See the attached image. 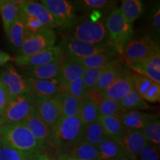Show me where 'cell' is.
<instances>
[{
  "instance_id": "cell-47",
  "label": "cell",
  "mask_w": 160,
  "mask_h": 160,
  "mask_svg": "<svg viewBox=\"0 0 160 160\" xmlns=\"http://www.w3.org/2000/svg\"><path fill=\"white\" fill-rule=\"evenodd\" d=\"M32 160H57L53 159L51 157H49L48 155L45 154V153H42V152H39V153H37L33 156L32 158Z\"/></svg>"
},
{
  "instance_id": "cell-23",
  "label": "cell",
  "mask_w": 160,
  "mask_h": 160,
  "mask_svg": "<svg viewBox=\"0 0 160 160\" xmlns=\"http://www.w3.org/2000/svg\"><path fill=\"white\" fill-rule=\"evenodd\" d=\"M157 116L140 111H131L124 113L120 117V119L126 130L142 131Z\"/></svg>"
},
{
  "instance_id": "cell-4",
  "label": "cell",
  "mask_w": 160,
  "mask_h": 160,
  "mask_svg": "<svg viewBox=\"0 0 160 160\" xmlns=\"http://www.w3.org/2000/svg\"><path fill=\"white\" fill-rule=\"evenodd\" d=\"M105 22L104 20L92 22L91 20H79V19L69 28L68 37L92 45L111 43L108 35Z\"/></svg>"
},
{
  "instance_id": "cell-10",
  "label": "cell",
  "mask_w": 160,
  "mask_h": 160,
  "mask_svg": "<svg viewBox=\"0 0 160 160\" xmlns=\"http://www.w3.org/2000/svg\"><path fill=\"white\" fill-rule=\"evenodd\" d=\"M34 108L43 122L51 128L63 117L62 93L47 99L35 100Z\"/></svg>"
},
{
  "instance_id": "cell-46",
  "label": "cell",
  "mask_w": 160,
  "mask_h": 160,
  "mask_svg": "<svg viewBox=\"0 0 160 160\" xmlns=\"http://www.w3.org/2000/svg\"><path fill=\"white\" fill-rule=\"evenodd\" d=\"M103 13L99 11H93L89 13L90 20L92 22H98L103 17Z\"/></svg>"
},
{
  "instance_id": "cell-52",
  "label": "cell",
  "mask_w": 160,
  "mask_h": 160,
  "mask_svg": "<svg viewBox=\"0 0 160 160\" xmlns=\"http://www.w3.org/2000/svg\"><path fill=\"white\" fill-rule=\"evenodd\" d=\"M123 160H131V159H123Z\"/></svg>"
},
{
  "instance_id": "cell-41",
  "label": "cell",
  "mask_w": 160,
  "mask_h": 160,
  "mask_svg": "<svg viewBox=\"0 0 160 160\" xmlns=\"http://www.w3.org/2000/svg\"><path fill=\"white\" fill-rule=\"evenodd\" d=\"M24 19H25V28L26 37L28 36L34 34L42 30L45 29L42 24L37 19L33 17L24 15Z\"/></svg>"
},
{
  "instance_id": "cell-13",
  "label": "cell",
  "mask_w": 160,
  "mask_h": 160,
  "mask_svg": "<svg viewBox=\"0 0 160 160\" xmlns=\"http://www.w3.org/2000/svg\"><path fill=\"white\" fill-rule=\"evenodd\" d=\"M126 64L136 73L160 84V49L145 59L136 62H126Z\"/></svg>"
},
{
  "instance_id": "cell-1",
  "label": "cell",
  "mask_w": 160,
  "mask_h": 160,
  "mask_svg": "<svg viewBox=\"0 0 160 160\" xmlns=\"http://www.w3.org/2000/svg\"><path fill=\"white\" fill-rule=\"evenodd\" d=\"M0 142L3 145L30 156L45 150L23 122L0 126Z\"/></svg>"
},
{
  "instance_id": "cell-2",
  "label": "cell",
  "mask_w": 160,
  "mask_h": 160,
  "mask_svg": "<svg viewBox=\"0 0 160 160\" xmlns=\"http://www.w3.org/2000/svg\"><path fill=\"white\" fill-rule=\"evenodd\" d=\"M85 125L79 117H62L51 128L53 145L65 150L83 139Z\"/></svg>"
},
{
  "instance_id": "cell-28",
  "label": "cell",
  "mask_w": 160,
  "mask_h": 160,
  "mask_svg": "<svg viewBox=\"0 0 160 160\" xmlns=\"http://www.w3.org/2000/svg\"><path fill=\"white\" fill-rule=\"evenodd\" d=\"M99 121L102 125L108 137L115 141H118L125 131L120 117H99Z\"/></svg>"
},
{
  "instance_id": "cell-50",
  "label": "cell",
  "mask_w": 160,
  "mask_h": 160,
  "mask_svg": "<svg viewBox=\"0 0 160 160\" xmlns=\"http://www.w3.org/2000/svg\"><path fill=\"white\" fill-rule=\"evenodd\" d=\"M3 87H5V86H4V85H3V84L1 82H0V89H1V88H2Z\"/></svg>"
},
{
  "instance_id": "cell-32",
  "label": "cell",
  "mask_w": 160,
  "mask_h": 160,
  "mask_svg": "<svg viewBox=\"0 0 160 160\" xmlns=\"http://www.w3.org/2000/svg\"><path fill=\"white\" fill-rule=\"evenodd\" d=\"M0 14L2 20L3 29L7 34L11 26L21 15V11L19 6L12 3L11 0H5L0 8Z\"/></svg>"
},
{
  "instance_id": "cell-12",
  "label": "cell",
  "mask_w": 160,
  "mask_h": 160,
  "mask_svg": "<svg viewBox=\"0 0 160 160\" xmlns=\"http://www.w3.org/2000/svg\"><path fill=\"white\" fill-rule=\"evenodd\" d=\"M0 82L5 87L9 97L30 93L27 78L20 75L12 65H8L0 73Z\"/></svg>"
},
{
  "instance_id": "cell-27",
  "label": "cell",
  "mask_w": 160,
  "mask_h": 160,
  "mask_svg": "<svg viewBox=\"0 0 160 160\" xmlns=\"http://www.w3.org/2000/svg\"><path fill=\"white\" fill-rule=\"evenodd\" d=\"M117 1L111 0H81L77 1L73 5L77 6V8L85 12L93 11H99L103 13V15L111 13L117 5Z\"/></svg>"
},
{
  "instance_id": "cell-33",
  "label": "cell",
  "mask_w": 160,
  "mask_h": 160,
  "mask_svg": "<svg viewBox=\"0 0 160 160\" xmlns=\"http://www.w3.org/2000/svg\"><path fill=\"white\" fill-rule=\"evenodd\" d=\"M118 102L124 113L131 111H139L151 108V106L133 89L128 95Z\"/></svg>"
},
{
  "instance_id": "cell-3",
  "label": "cell",
  "mask_w": 160,
  "mask_h": 160,
  "mask_svg": "<svg viewBox=\"0 0 160 160\" xmlns=\"http://www.w3.org/2000/svg\"><path fill=\"white\" fill-rule=\"evenodd\" d=\"M105 22L110 42L116 51L122 55L126 45L133 38V25L124 18L118 7L112 10Z\"/></svg>"
},
{
  "instance_id": "cell-25",
  "label": "cell",
  "mask_w": 160,
  "mask_h": 160,
  "mask_svg": "<svg viewBox=\"0 0 160 160\" xmlns=\"http://www.w3.org/2000/svg\"><path fill=\"white\" fill-rule=\"evenodd\" d=\"M98 151H99L100 160L132 159L117 141L110 138L105 139L99 146Z\"/></svg>"
},
{
  "instance_id": "cell-24",
  "label": "cell",
  "mask_w": 160,
  "mask_h": 160,
  "mask_svg": "<svg viewBox=\"0 0 160 160\" xmlns=\"http://www.w3.org/2000/svg\"><path fill=\"white\" fill-rule=\"evenodd\" d=\"M63 153L80 160H100L97 148L87 142L83 139L71 147L64 150Z\"/></svg>"
},
{
  "instance_id": "cell-14",
  "label": "cell",
  "mask_w": 160,
  "mask_h": 160,
  "mask_svg": "<svg viewBox=\"0 0 160 160\" xmlns=\"http://www.w3.org/2000/svg\"><path fill=\"white\" fill-rule=\"evenodd\" d=\"M133 90L146 102L155 103L160 100V84L138 73H131Z\"/></svg>"
},
{
  "instance_id": "cell-11",
  "label": "cell",
  "mask_w": 160,
  "mask_h": 160,
  "mask_svg": "<svg viewBox=\"0 0 160 160\" xmlns=\"http://www.w3.org/2000/svg\"><path fill=\"white\" fill-rule=\"evenodd\" d=\"M63 56L61 48L59 45H55L29 57H16L13 58V61L20 67L28 68L52 63L62 59Z\"/></svg>"
},
{
  "instance_id": "cell-51",
  "label": "cell",
  "mask_w": 160,
  "mask_h": 160,
  "mask_svg": "<svg viewBox=\"0 0 160 160\" xmlns=\"http://www.w3.org/2000/svg\"><path fill=\"white\" fill-rule=\"evenodd\" d=\"M2 146H3V145H2V142H0V149H1V148H2Z\"/></svg>"
},
{
  "instance_id": "cell-16",
  "label": "cell",
  "mask_w": 160,
  "mask_h": 160,
  "mask_svg": "<svg viewBox=\"0 0 160 160\" xmlns=\"http://www.w3.org/2000/svg\"><path fill=\"white\" fill-rule=\"evenodd\" d=\"M27 79L30 93L34 100L47 99L62 93L61 83L58 78L49 80H38L31 78H27Z\"/></svg>"
},
{
  "instance_id": "cell-5",
  "label": "cell",
  "mask_w": 160,
  "mask_h": 160,
  "mask_svg": "<svg viewBox=\"0 0 160 160\" xmlns=\"http://www.w3.org/2000/svg\"><path fill=\"white\" fill-rule=\"evenodd\" d=\"M34 102L30 93L9 97L0 113V126L22 122L34 108Z\"/></svg>"
},
{
  "instance_id": "cell-43",
  "label": "cell",
  "mask_w": 160,
  "mask_h": 160,
  "mask_svg": "<svg viewBox=\"0 0 160 160\" xmlns=\"http://www.w3.org/2000/svg\"><path fill=\"white\" fill-rule=\"evenodd\" d=\"M151 35H150L155 41L159 42L160 35V8L159 5L156 9L151 18Z\"/></svg>"
},
{
  "instance_id": "cell-35",
  "label": "cell",
  "mask_w": 160,
  "mask_h": 160,
  "mask_svg": "<svg viewBox=\"0 0 160 160\" xmlns=\"http://www.w3.org/2000/svg\"><path fill=\"white\" fill-rule=\"evenodd\" d=\"M81 102H82L72 96L62 92V109L63 117H78Z\"/></svg>"
},
{
  "instance_id": "cell-37",
  "label": "cell",
  "mask_w": 160,
  "mask_h": 160,
  "mask_svg": "<svg viewBox=\"0 0 160 160\" xmlns=\"http://www.w3.org/2000/svg\"><path fill=\"white\" fill-rule=\"evenodd\" d=\"M97 108L99 117H108V116L121 117L124 113L118 102L105 97L99 103Z\"/></svg>"
},
{
  "instance_id": "cell-36",
  "label": "cell",
  "mask_w": 160,
  "mask_h": 160,
  "mask_svg": "<svg viewBox=\"0 0 160 160\" xmlns=\"http://www.w3.org/2000/svg\"><path fill=\"white\" fill-rule=\"evenodd\" d=\"M62 92L82 102L88 98V90L84 85L82 79H79L69 83L61 84Z\"/></svg>"
},
{
  "instance_id": "cell-22",
  "label": "cell",
  "mask_w": 160,
  "mask_h": 160,
  "mask_svg": "<svg viewBox=\"0 0 160 160\" xmlns=\"http://www.w3.org/2000/svg\"><path fill=\"white\" fill-rule=\"evenodd\" d=\"M62 59L47 65L26 68L25 77L38 80H49L58 78L61 69Z\"/></svg>"
},
{
  "instance_id": "cell-19",
  "label": "cell",
  "mask_w": 160,
  "mask_h": 160,
  "mask_svg": "<svg viewBox=\"0 0 160 160\" xmlns=\"http://www.w3.org/2000/svg\"><path fill=\"white\" fill-rule=\"evenodd\" d=\"M120 57L121 56L109 64L108 68L103 72L93 89L102 93L108 88L116 79L124 73L129 72L126 62H124L122 59H121Z\"/></svg>"
},
{
  "instance_id": "cell-40",
  "label": "cell",
  "mask_w": 160,
  "mask_h": 160,
  "mask_svg": "<svg viewBox=\"0 0 160 160\" xmlns=\"http://www.w3.org/2000/svg\"><path fill=\"white\" fill-rule=\"evenodd\" d=\"M33 157L5 145L0 149V160H32Z\"/></svg>"
},
{
  "instance_id": "cell-17",
  "label": "cell",
  "mask_w": 160,
  "mask_h": 160,
  "mask_svg": "<svg viewBox=\"0 0 160 160\" xmlns=\"http://www.w3.org/2000/svg\"><path fill=\"white\" fill-rule=\"evenodd\" d=\"M19 8L23 15L35 17L42 24L45 28L53 30L59 28L57 20L42 3L34 1H27Z\"/></svg>"
},
{
  "instance_id": "cell-39",
  "label": "cell",
  "mask_w": 160,
  "mask_h": 160,
  "mask_svg": "<svg viewBox=\"0 0 160 160\" xmlns=\"http://www.w3.org/2000/svg\"><path fill=\"white\" fill-rule=\"evenodd\" d=\"M110 63L102 66V67L96 68H87L85 70L82 79L86 89L91 90L94 88L98 80L103 73V72L108 68Z\"/></svg>"
},
{
  "instance_id": "cell-26",
  "label": "cell",
  "mask_w": 160,
  "mask_h": 160,
  "mask_svg": "<svg viewBox=\"0 0 160 160\" xmlns=\"http://www.w3.org/2000/svg\"><path fill=\"white\" fill-rule=\"evenodd\" d=\"M7 36L10 46L16 51H17L26 38L25 19L22 13H21L19 17L11 26Z\"/></svg>"
},
{
  "instance_id": "cell-9",
  "label": "cell",
  "mask_w": 160,
  "mask_h": 160,
  "mask_svg": "<svg viewBox=\"0 0 160 160\" xmlns=\"http://www.w3.org/2000/svg\"><path fill=\"white\" fill-rule=\"evenodd\" d=\"M41 3L48 10L62 28H70L79 19L74 5L67 0H42Z\"/></svg>"
},
{
  "instance_id": "cell-6",
  "label": "cell",
  "mask_w": 160,
  "mask_h": 160,
  "mask_svg": "<svg viewBox=\"0 0 160 160\" xmlns=\"http://www.w3.org/2000/svg\"><path fill=\"white\" fill-rule=\"evenodd\" d=\"M59 46L62 50L64 56L76 59H82L101 53L116 51L111 43L92 45L69 37H65Z\"/></svg>"
},
{
  "instance_id": "cell-21",
  "label": "cell",
  "mask_w": 160,
  "mask_h": 160,
  "mask_svg": "<svg viewBox=\"0 0 160 160\" xmlns=\"http://www.w3.org/2000/svg\"><path fill=\"white\" fill-rule=\"evenodd\" d=\"M85 68L77 59L64 56L62 59L59 79L60 83H69L82 79Z\"/></svg>"
},
{
  "instance_id": "cell-15",
  "label": "cell",
  "mask_w": 160,
  "mask_h": 160,
  "mask_svg": "<svg viewBox=\"0 0 160 160\" xmlns=\"http://www.w3.org/2000/svg\"><path fill=\"white\" fill-rule=\"evenodd\" d=\"M22 122L44 148L45 149L47 146L53 145L51 130L43 122L38 115L35 108H33L30 114Z\"/></svg>"
},
{
  "instance_id": "cell-8",
  "label": "cell",
  "mask_w": 160,
  "mask_h": 160,
  "mask_svg": "<svg viewBox=\"0 0 160 160\" xmlns=\"http://www.w3.org/2000/svg\"><path fill=\"white\" fill-rule=\"evenodd\" d=\"M159 49V45L149 34L132 38L123 50L125 62H136L148 57Z\"/></svg>"
},
{
  "instance_id": "cell-20",
  "label": "cell",
  "mask_w": 160,
  "mask_h": 160,
  "mask_svg": "<svg viewBox=\"0 0 160 160\" xmlns=\"http://www.w3.org/2000/svg\"><path fill=\"white\" fill-rule=\"evenodd\" d=\"M133 89L131 73L127 72L117 79L108 88L102 92L105 98L119 102L131 93Z\"/></svg>"
},
{
  "instance_id": "cell-48",
  "label": "cell",
  "mask_w": 160,
  "mask_h": 160,
  "mask_svg": "<svg viewBox=\"0 0 160 160\" xmlns=\"http://www.w3.org/2000/svg\"><path fill=\"white\" fill-rule=\"evenodd\" d=\"M57 160H80L78 159H76L74 157H72L71 156L68 155L67 153L61 152V153L58 156V159Z\"/></svg>"
},
{
  "instance_id": "cell-42",
  "label": "cell",
  "mask_w": 160,
  "mask_h": 160,
  "mask_svg": "<svg viewBox=\"0 0 160 160\" xmlns=\"http://www.w3.org/2000/svg\"><path fill=\"white\" fill-rule=\"evenodd\" d=\"M139 155L140 160H159V147L148 143Z\"/></svg>"
},
{
  "instance_id": "cell-38",
  "label": "cell",
  "mask_w": 160,
  "mask_h": 160,
  "mask_svg": "<svg viewBox=\"0 0 160 160\" xmlns=\"http://www.w3.org/2000/svg\"><path fill=\"white\" fill-rule=\"evenodd\" d=\"M144 136L149 143L157 146L160 145V122L159 117L157 116L154 119L148 124L142 130Z\"/></svg>"
},
{
  "instance_id": "cell-30",
  "label": "cell",
  "mask_w": 160,
  "mask_h": 160,
  "mask_svg": "<svg viewBox=\"0 0 160 160\" xmlns=\"http://www.w3.org/2000/svg\"><path fill=\"white\" fill-rule=\"evenodd\" d=\"M119 56L121 55L117 51H112L91 56V57L85 58V59L77 60L85 69L96 68H100L108 65L111 62L119 57Z\"/></svg>"
},
{
  "instance_id": "cell-34",
  "label": "cell",
  "mask_w": 160,
  "mask_h": 160,
  "mask_svg": "<svg viewBox=\"0 0 160 160\" xmlns=\"http://www.w3.org/2000/svg\"><path fill=\"white\" fill-rule=\"evenodd\" d=\"M78 117L85 126L97 121L99 118L97 105L88 98H86L81 102Z\"/></svg>"
},
{
  "instance_id": "cell-7",
  "label": "cell",
  "mask_w": 160,
  "mask_h": 160,
  "mask_svg": "<svg viewBox=\"0 0 160 160\" xmlns=\"http://www.w3.org/2000/svg\"><path fill=\"white\" fill-rule=\"evenodd\" d=\"M57 35L52 29L45 28L34 34L26 37L17 51V57H29L38 52L55 46Z\"/></svg>"
},
{
  "instance_id": "cell-44",
  "label": "cell",
  "mask_w": 160,
  "mask_h": 160,
  "mask_svg": "<svg viewBox=\"0 0 160 160\" xmlns=\"http://www.w3.org/2000/svg\"><path fill=\"white\" fill-rule=\"evenodd\" d=\"M8 98L9 96L7 90H6L5 87H3L2 88L0 89V113L5 108Z\"/></svg>"
},
{
  "instance_id": "cell-18",
  "label": "cell",
  "mask_w": 160,
  "mask_h": 160,
  "mask_svg": "<svg viewBox=\"0 0 160 160\" xmlns=\"http://www.w3.org/2000/svg\"><path fill=\"white\" fill-rule=\"evenodd\" d=\"M117 142L133 160L149 143L142 131L126 129Z\"/></svg>"
},
{
  "instance_id": "cell-29",
  "label": "cell",
  "mask_w": 160,
  "mask_h": 160,
  "mask_svg": "<svg viewBox=\"0 0 160 160\" xmlns=\"http://www.w3.org/2000/svg\"><path fill=\"white\" fill-rule=\"evenodd\" d=\"M108 138L99 120L85 126L83 139L97 148Z\"/></svg>"
},
{
  "instance_id": "cell-45",
  "label": "cell",
  "mask_w": 160,
  "mask_h": 160,
  "mask_svg": "<svg viewBox=\"0 0 160 160\" xmlns=\"http://www.w3.org/2000/svg\"><path fill=\"white\" fill-rule=\"evenodd\" d=\"M11 61H13V58L6 52L0 51V66L5 65Z\"/></svg>"
},
{
  "instance_id": "cell-49",
  "label": "cell",
  "mask_w": 160,
  "mask_h": 160,
  "mask_svg": "<svg viewBox=\"0 0 160 160\" xmlns=\"http://www.w3.org/2000/svg\"><path fill=\"white\" fill-rule=\"evenodd\" d=\"M5 0H0V8H1V7L2 6V5L4 3H5Z\"/></svg>"
},
{
  "instance_id": "cell-31",
  "label": "cell",
  "mask_w": 160,
  "mask_h": 160,
  "mask_svg": "<svg viewBox=\"0 0 160 160\" xmlns=\"http://www.w3.org/2000/svg\"><path fill=\"white\" fill-rule=\"evenodd\" d=\"M119 8L124 18L133 25L136 20L142 15L144 4L140 0H123Z\"/></svg>"
}]
</instances>
